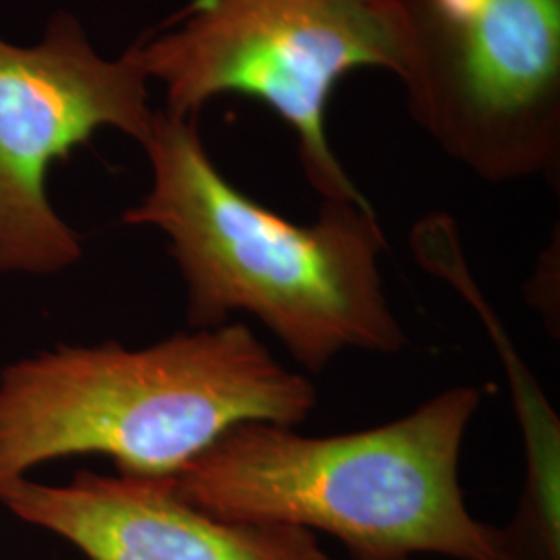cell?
I'll list each match as a JSON object with an SVG mask.
<instances>
[{"mask_svg": "<svg viewBox=\"0 0 560 560\" xmlns=\"http://www.w3.org/2000/svg\"><path fill=\"white\" fill-rule=\"evenodd\" d=\"M141 148L152 187L122 222L171 241L189 328L247 314L316 374L349 349L393 355L407 347L384 293L386 240L370 201L322 200L312 224L287 221L222 175L198 119L164 110Z\"/></svg>", "mask_w": 560, "mask_h": 560, "instance_id": "obj_1", "label": "cell"}, {"mask_svg": "<svg viewBox=\"0 0 560 560\" xmlns=\"http://www.w3.org/2000/svg\"><path fill=\"white\" fill-rule=\"evenodd\" d=\"M481 395L455 386L378 428L303 436L245 421L168 478L219 520L295 525L342 541L353 560H504L501 527L460 490V446Z\"/></svg>", "mask_w": 560, "mask_h": 560, "instance_id": "obj_2", "label": "cell"}, {"mask_svg": "<svg viewBox=\"0 0 560 560\" xmlns=\"http://www.w3.org/2000/svg\"><path fill=\"white\" fill-rule=\"evenodd\" d=\"M316 405L312 381L243 322L145 349L60 347L0 374V481L75 455L110 457L129 478H173L233 425L295 428Z\"/></svg>", "mask_w": 560, "mask_h": 560, "instance_id": "obj_3", "label": "cell"}, {"mask_svg": "<svg viewBox=\"0 0 560 560\" xmlns=\"http://www.w3.org/2000/svg\"><path fill=\"white\" fill-rule=\"evenodd\" d=\"M164 113L200 119L221 96L272 110L298 138L301 168L322 200L365 203L328 141V104L360 69L400 78L405 57L397 0H191L140 38Z\"/></svg>", "mask_w": 560, "mask_h": 560, "instance_id": "obj_4", "label": "cell"}, {"mask_svg": "<svg viewBox=\"0 0 560 560\" xmlns=\"http://www.w3.org/2000/svg\"><path fill=\"white\" fill-rule=\"evenodd\" d=\"M411 119L488 183L560 168V0H397Z\"/></svg>", "mask_w": 560, "mask_h": 560, "instance_id": "obj_5", "label": "cell"}, {"mask_svg": "<svg viewBox=\"0 0 560 560\" xmlns=\"http://www.w3.org/2000/svg\"><path fill=\"white\" fill-rule=\"evenodd\" d=\"M140 40L104 59L80 20L55 13L36 46L0 38V272L52 275L81 258L46 194L48 171L104 129L152 136Z\"/></svg>", "mask_w": 560, "mask_h": 560, "instance_id": "obj_6", "label": "cell"}, {"mask_svg": "<svg viewBox=\"0 0 560 560\" xmlns=\"http://www.w3.org/2000/svg\"><path fill=\"white\" fill-rule=\"evenodd\" d=\"M0 502L88 560H330L314 532L219 520L183 501L168 478L80 471L44 486L23 476L0 481Z\"/></svg>", "mask_w": 560, "mask_h": 560, "instance_id": "obj_7", "label": "cell"}]
</instances>
